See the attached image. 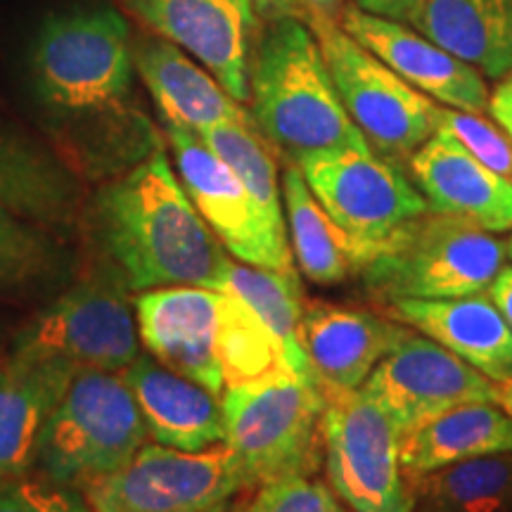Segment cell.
I'll return each instance as SVG.
<instances>
[{
	"label": "cell",
	"instance_id": "obj_1",
	"mask_svg": "<svg viewBox=\"0 0 512 512\" xmlns=\"http://www.w3.org/2000/svg\"><path fill=\"white\" fill-rule=\"evenodd\" d=\"M131 29L117 10L50 17L29 53L36 105L64 150L86 171L114 176L162 143L133 98Z\"/></svg>",
	"mask_w": 512,
	"mask_h": 512
},
{
	"label": "cell",
	"instance_id": "obj_2",
	"mask_svg": "<svg viewBox=\"0 0 512 512\" xmlns=\"http://www.w3.org/2000/svg\"><path fill=\"white\" fill-rule=\"evenodd\" d=\"M91 221L126 290L226 287L230 256L195 209L164 147L95 192Z\"/></svg>",
	"mask_w": 512,
	"mask_h": 512
},
{
	"label": "cell",
	"instance_id": "obj_3",
	"mask_svg": "<svg viewBox=\"0 0 512 512\" xmlns=\"http://www.w3.org/2000/svg\"><path fill=\"white\" fill-rule=\"evenodd\" d=\"M249 105L259 133L290 162L370 147L344 110L316 34L299 17L278 15L259 31L249 62Z\"/></svg>",
	"mask_w": 512,
	"mask_h": 512
},
{
	"label": "cell",
	"instance_id": "obj_4",
	"mask_svg": "<svg viewBox=\"0 0 512 512\" xmlns=\"http://www.w3.org/2000/svg\"><path fill=\"white\" fill-rule=\"evenodd\" d=\"M503 261L505 245L489 230L427 209L370 245L356 275L380 304L453 299L484 294Z\"/></svg>",
	"mask_w": 512,
	"mask_h": 512
},
{
	"label": "cell",
	"instance_id": "obj_5",
	"mask_svg": "<svg viewBox=\"0 0 512 512\" xmlns=\"http://www.w3.org/2000/svg\"><path fill=\"white\" fill-rule=\"evenodd\" d=\"M226 444L247 486L292 477H316L325 463L323 413L318 384L297 375L230 387L221 396Z\"/></svg>",
	"mask_w": 512,
	"mask_h": 512
},
{
	"label": "cell",
	"instance_id": "obj_6",
	"mask_svg": "<svg viewBox=\"0 0 512 512\" xmlns=\"http://www.w3.org/2000/svg\"><path fill=\"white\" fill-rule=\"evenodd\" d=\"M147 441V427L119 373L79 368L38 439V475L83 491L112 475Z\"/></svg>",
	"mask_w": 512,
	"mask_h": 512
},
{
	"label": "cell",
	"instance_id": "obj_7",
	"mask_svg": "<svg viewBox=\"0 0 512 512\" xmlns=\"http://www.w3.org/2000/svg\"><path fill=\"white\" fill-rule=\"evenodd\" d=\"M318 38L344 110L380 157L408 164L439 128L441 105L394 74L335 19L306 22Z\"/></svg>",
	"mask_w": 512,
	"mask_h": 512
},
{
	"label": "cell",
	"instance_id": "obj_8",
	"mask_svg": "<svg viewBox=\"0 0 512 512\" xmlns=\"http://www.w3.org/2000/svg\"><path fill=\"white\" fill-rule=\"evenodd\" d=\"M325 401V470L351 512H413L415 496L401 470V434L361 389L316 382Z\"/></svg>",
	"mask_w": 512,
	"mask_h": 512
},
{
	"label": "cell",
	"instance_id": "obj_9",
	"mask_svg": "<svg viewBox=\"0 0 512 512\" xmlns=\"http://www.w3.org/2000/svg\"><path fill=\"white\" fill-rule=\"evenodd\" d=\"M247 489L226 441L204 451L145 441L124 467L86 486L83 496L93 512H211Z\"/></svg>",
	"mask_w": 512,
	"mask_h": 512
},
{
	"label": "cell",
	"instance_id": "obj_10",
	"mask_svg": "<svg viewBox=\"0 0 512 512\" xmlns=\"http://www.w3.org/2000/svg\"><path fill=\"white\" fill-rule=\"evenodd\" d=\"M292 164L330 219L354 240L358 261L370 245L430 209L418 185L373 147L313 152Z\"/></svg>",
	"mask_w": 512,
	"mask_h": 512
},
{
	"label": "cell",
	"instance_id": "obj_11",
	"mask_svg": "<svg viewBox=\"0 0 512 512\" xmlns=\"http://www.w3.org/2000/svg\"><path fill=\"white\" fill-rule=\"evenodd\" d=\"M361 392L389 415L401 437L463 403H496L494 380L415 330L377 363Z\"/></svg>",
	"mask_w": 512,
	"mask_h": 512
},
{
	"label": "cell",
	"instance_id": "obj_12",
	"mask_svg": "<svg viewBox=\"0 0 512 512\" xmlns=\"http://www.w3.org/2000/svg\"><path fill=\"white\" fill-rule=\"evenodd\" d=\"M15 351L60 356L76 368L121 373L140 354L138 320L117 287L81 283L19 332Z\"/></svg>",
	"mask_w": 512,
	"mask_h": 512
},
{
	"label": "cell",
	"instance_id": "obj_13",
	"mask_svg": "<svg viewBox=\"0 0 512 512\" xmlns=\"http://www.w3.org/2000/svg\"><path fill=\"white\" fill-rule=\"evenodd\" d=\"M185 192L235 259L249 266L294 271L290 242L275 238L235 171L197 133L164 124Z\"/></svg>",
	"mask_w": 512,
	"mask_h": 512
},
{
	"label": "cell",
	"instance_id": "obj_14",
	"mask_svg": "<svg viewBox=\"0 0 512 512\" xmlns=\"http://www.w3.org/2000/svg\"><path fill=\"white\" fill-rule=\"evenodd\" d=\"M152 34L195 57L238 102H249L259 19L252 0H119Z\"/></svg>",
	"mask_w": 512,
	"mask_h": 512
},
{
	"label": "cell",
	"instance_id": "obj_15",
	"mask_svg": "<svg viewBox=\"0 0 512 512\" xmlns=\"http://www.w3.org/2000/svg\"><path fill=\"white\" fill-rule=\"evenodd\" d=\"M339 27L394 74L439 105L475 114L489 112L491 91L484 76L411 24L370 15L356 5H344Z\"/></svg>",
	"mask_w": 512,
	"mask_h": 512
},
{
	"label": "cell",
	"instance_id": "obj_16",
	"mask_svg": "<svg viewBox=\"0 0 512 512\" xmlns=\"http://www.w3.org/2000/svg\"><path fill=\"white\" fill-rule=\"evenodd\" d=\"M219 302L221 292L207 287H159L136 299V320L147 354L221 399L226 387L216 354Z\"/></svg>",
	"mask_w": 512,
	"mask_h": 512
},
{
	"label": "cell",
	"instance_id": "obj_17",
	"mask_svg": "<svg viewBox=\"0 0 512 512\" xmlns=\"http://www.w3.org/2000/svg\"><path fill=\"white\" fill-rule=\"evenodd\" d=\"M411 332L406 325L366 309L304 299L299 347L316 382L361 389L373 368Z\"/></svg>",
	"mask_w": 512,
	"mask_h": 512
},
{
	"label": "cell",
	"instance_id": "obj_18",
	"mask_svg": "<svg viewBox=\"0 0 512 512\" xmlns=\"http://www.w3.org/2000/svg\"><path fill=\"white\" fill-rule=\"evenodd\" d=\"M131 55L164 124L183 126L197 136L221 124H254L242 102L174 43L155 34H138L131 36Z\"/></svg>",
	"mask_w": 512,
	"mask_h": 512
},
{
	"label": "cell",
	"instance_id": "obj_19",
	"mask_svg": "<svg viewBox=\"0 0 512 512\" xmlns=\"http://www.w3.org/2000/svg\"><path fill=\"white\" fill-rule=\"evenodd\" d=\"M406 166L430 211L460 216L489 233L512 230V183L486 169L456 138L437 131Z\"/></svg>",
	"mask_w": 512,
	"mask_h": 512
},
{
	"label": "cell",
	"instance_id": "obj_20",
	"mask_svg": "<svg viewBox=\"0 0 512 512\" xmlns=\"http://www.w3.org/2000/svg\"><path fill=\"white\" fill-rule=\"evenodd\" d=\"M382 313L463 358L494 382L512 377V328L489 294L453 299H394Z\"/></svg>",
	"mask_w": 512,
	"mask_h": 512
},
{
	"label": "cell",
	"instance_id": "obj_21",
	"mask_svg": "<svg viewBox=\"0 0 512 512\" xmlns=\"http://www.w3.org/2000/svg\"><path fill=\"white\" fill-rule=\"evenodd\" d=\"M143 415L147 437L178 451H204L226 441L221 399L207 387L166 368L150 354H138L121 370Z\"/></svg>",
	"mask_w": 512,
	"mask_h": 512
},
{
	"label": "cell",
	"instance_id": "obj_22",
	"mask_svg": "<svg viewBox=\"0 0 512 512\" xmlns=\"http://www.w3.org/2000/svg\"><path fill=\"white\" fill-rule=\"evenodd\" d=\"M76 373L60 356L29 351L0 366V484L34 470L43 427Z\"/></svg>",
	"mask_w": 512,
	"mask_h": 512
},
{
	"label": "cell",
	"instance_id": "obj_23",
	"mask_svg": "<svg viewBox=\"0 0 512 512\" xmlns=\"http://www.w3.org/2000/svg\"><path fill=\"white\" fill-rule=\"evenodd\" d=\"M411 27L484 79L512 72V0H425Z\"/></svg>",
	"mask_w": 512,
	"mask_h": 512
},
{
	"label": "cell",
	"instance_id": "obj_24",
	"mask_svg": "<svg viewBox=\"0 0 512 512\" xmlns=\"http://www.w3.org/2000/svg\"><path fill=\"white\" fill-rule=\"evenodd\" d=\"M512 453V418L498 403H463L401 437V470L408 484L460 460Z\"/></svg>",
	"mask_w": 512,
	"mask_h": 512
},
{
	"label": "cell",
	"instance_id": "obj_25",
	"mask_svg": "<svg viewBox=\"0 0 512 512\" xmlns=\"http://www.w3.org/2000/svg\"><path fill=\"white\" fill-rule=\"evenodd\" d=\"M0 207L36 226H67L79 211V185L60 159L0 131Z\"/></svg>",
	"mask_w": 512,
	"mask_h": 512
},
{
	"label": "cell",
	"instance_id": "obj_26",
	"mask_svg": "<svg viewBox=\"0 0 512 512\" xmlns=\"http://www.w3.org/2000/svg\"><path fill=\"white\" fill-rule=\"evenodd\" d=\"M280 190L285 200L287 240L299 271L316 285L347 283L358 271L354 240L330 219L297 164L287 162Z\"/></svg>",
	"mask_w": 512,
	"mask_h": 512
},
{
	"label": "cell",
	"instance_id": "obj_27",
	"mask_svg": "<svg viewBox=\"0 0 512 512\" xmlns=\"http://www.w3.org/2000/svg\"><path fill=\"white\" fill-rule=\"evenodd\" d=\"M425 512H510L512 453L460 460L411 482Z\"/></svg>",
	"mask_w": 512,
	"mask_h": 512
},
{
	"label": "cell",
	"instance_id": "obj_28",
	"mask_svg": "<svg viewBox=\"0 0 512 512\" xmlns=\"http://www.w3.org/2000/svg\"><path fill=\"white\" fill-rule=\"evenodd\" d=\"M216 354L226 389L294 375L278 337L240 297L230 292H221Z\"/></svg>",
	"mask_w": 512,
	"mask_h": 512
},
{
	"label": "cell",
	"instance_id": "obj_29",
	"mask_svg": "<svg viewBox=\"0 0 512 512\" xmlns=\"http://www.w3.org/2000/svg\"><path fill=\"white\" fill-rule=\"evenodd\" d=\"M223 292L235 294L266 323V328L283 344L294 375L313 380L309 363L299 347V320H302L304 294L297 273H280L273 268L249 266L230 259Z\"/></svg>",
	"mask_w": 512,
	"mask_h": 512
},
{
	"label": "cell",
	"instance_id": "obj_30",
	"mask_svg": "<svg viewBox=\"0 0 512 512\" xmlns=\"http://www.w3.org/2000/svg\"><path fill=\"white\" fill-rule=\"evenodd\" d=\"M200 138L235 171L275 238L287 240L278 162L271 147L261 138L259 128L254 124H221L200 133Z\"/></svg>",
	"mask_w": 512,
	"mask_h": 512
},
{
	"label": "cell",
	"instance_id": "obj_31",
	"mask_svg": "<svg viewBox=\"0 0 512 512\" xmlns=\"http://www.w3.org/2000/svg\"><path fill=\"white\" fill-rule=\"evenodd\" d=\"M55 249L46 235L0 207V290L22 287L53 271Z\"/></svg>",
	"mask_w": 512,
	"mask_h": 512
},
{
	"label": "cell",
	"instance_id": "obj_32",
	"mask_svg": "<svg viewBox=\"0 0 512 512\" xmlns=\"http://www.w3.org/2000/svg\"><path fill=\"white\" fill-rule=\"evenodd\" d=\"M437 131L456 138L486 169L512 183V140L505 136L496 121H489L484 114L441 105Z\"/></svg>",
	"mask_w": 512,
	"mask_h": 512
},
{
	"label": "cell",
	"instance_id": "obj_33",
	"mask_svg": "<svg viewBox=\"0 0 512 512\" xmlns=\"http://www.w3.org/2000/svg\"><path fill=\"white\" fill-rule=\"evenodd\" d=\"M247 491V501L228 512H349L332 486L313 477L280 479Z\"/></svg>",
	"mask_w": 512,
	"mask_h": 512
},
{
	"label": "cell",
	"instance_id": "obj_34",
	"mask_svg": "<svg viewBox=\"0 0 512 512\" xmlns=\"http://www.w3.org/2000/svg\"><path fill=\"white\" fill-rule=\"evenodd\" d=\"M0 512H93L83 491L29 475L0 484Z\"/></svg>",
	"mask_w": 512,
	"mask_h": 512
},
{
	"label": "cell",
	"instance_id": "obj_35",
	"mask_svg": "<svg viewBox=\"0 0 512 512\" xmlns=\"http://www.w3.org/2000/svg\"><path fill=\"white\" fill-rule=\"evenodd\" d=\"M422 3H425V0H354L358 10L403 24L413 22V17L418 15V10L422 8Z\"/></svg>",
	"mask_w": 512,
	"mask_h": 512
},
{
	"label": "cell",
	"instance_id": "obj_36",
	"mask_svg": "<svg viewBox=\"0 0 512 512\" xmlns=\"http://www.w3.org/2000/svg\"><path fill=\"white\" fill-rule=\"evenodd\" d=\"M344 10V0H283V15L299 17L302 22H313V19H335Z\"/></svg>",
	"mask_w": 512,
	"mask_h": 512
},
{
	"label": "cell",
	"instance_id": "obj_37",
	"mask_svg": "<svg viewBox=\"0 0 512 512\" xmlns=\"http://www.w3.org/2000/svg\"><path fill=\"white\" fill-rule=\"evenodd\" d=\"M489 114L503 128L505 136L512 140V72L503 76L494 93L489 95Z\"/></svg>",
	"mask_w": 512,
	"mask_h": 512
},
{
	"label": "cell",
	"instance_id": "obj_38",
	"mask_svg": "<svg viewBox=\"0 0 512 512\" xmlns=\"http://www.w3.org/2000/svg\"><path fill=\"white\" fill-rule=\"evenodd\" d=\"M486 294H489L491 302L496 304V309L501 311V316L508 320L512 328V266L501 268V273L496 275V280L489 285Z\"/></svg>",
	"mask_w": 512,
	"mask_h": 512
},
{
	"label": "cell",
	"instance_id": "obj_39",
	"mask_svg": "<svg viewBox=\"0 0 512 512\" xmlns=\"http://www.w3.org/2000/svg\"><path fill=\"white\" fill-rule=\"evenodd\" d=\"M496 403L512 418V377L496 384Z\"/></svg>",
	"mask_w": 512,
	"mask_h": 512
},
{
	"label": "cell",
	"instance_id": "obj_40",
	"mask_svg": "<svg viewBox=\"0 0 512 512\" xmlns=\"http://www.w3.org/2000/svg\"><path fill=\"white\" fill-rule=\"evenodd\" d=\"M256 12H278L283 15V0H252Z\"/></svg>",
	"mask_w": 512,
	"mask_h": 512
},
{
	"label": "cell",
	"instance_id": "obj_41",
	"mask_svg": "<svg viewBox=\"0 0 512 512\" xmlns=\"http://www.w3.org/2000/svg\"><path fill=\"white\" fill-rule=\"evenodd\" d=\"M230 508H228V505H221V508H216V510H211V512H228Z\"/></svg>",
	"mask_w": 512,
	"mask_h": 512
},
{
	"label": "cell",
	"instance_id": "obj_42",
	"mask_svg": "<svg viewBox=\"0 0 512 512\" xmlns=\"http://www.w3.org/2000/svg\"><path fill=\"white\" fill-rule=\"evenodd\" d=\"M508 254H510V259H512V238H510V242H508Z\"/></svg>",
	"mask_w": 512,
	"mask_h": 512
}]
</instances>
